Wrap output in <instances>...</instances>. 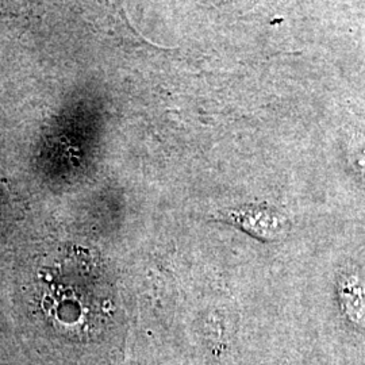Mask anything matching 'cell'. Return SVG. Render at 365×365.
I'll return each mask as SVG.
<instances>
[]
</instances>
